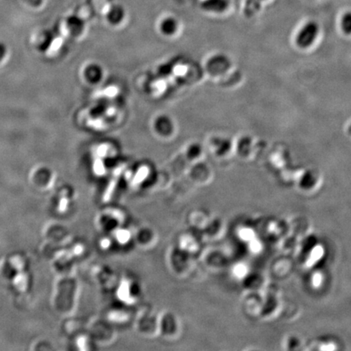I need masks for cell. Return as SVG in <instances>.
<instances>
[{"instance_id":"1","label":"cell","mask_w":351,"mask_h":351,"mask_svg":"<svg viewBox=\"0 0 351 351\" xmlns=\"http://www.w3.org/2000/svg\"><path fill=\"white\" fill-rule=\"evenodd\" d=\"M320 33V26L316 21H308L301 28L296 35L295 42L302 49H307L316 42Z\"/></svg>"},{"instance_id":"2","label":"cell","mask_w":351,"mask_h":351,"mask_svg":"<svg viewBox=\"0 0 351 351\" xmlns=\"http://www.w3.org/2000/svg\"><path fill=\"white\" fill-rule=\"evenodd\" d=\"M203 9L209 12L222 13L228 8L227 0H205L202 4Z\"/></svg>"},{"instance_id":"3","label":"cell","mask_w":351,"mask_h":351,"mask_svg":"<svg viewBox=\"0 0 351 351\" xmlns=\"http://www.w3.org/2000/svg\"><path fill=\"white\" fill-rule=\"evenodd\" d=\"M107 17L110 23L118 24L125 17V11L120 5H114L111 8L110 10L108 11Z\"/></svg>"},{"instance_id":"4","label":"cell","mask_w":351,"mask_h":351,"mask_svg":"<svg viewBox=\"0 0 351 351\" xmlns=\"http://www.w3.org/2000/svg\"><path fill=\"white\" fill-rule=\"evenodd\" d=\"M161 31L166 34L174 33L177 29V21L173 17H167L160 24Z\"/></svg>"},{"instance_id":"5","label":"cell","mask_w":351,"mask_h":351,"mask_svg":"<svg viewBox=\"0 0 351 351\" xmlns=\"http://www.w3.org/2000/svg\"><path fill=\"white\" fill-rule=\"evenodd\" d=\"M341 28L343 33L346 35L351 34V12L343 14L341 19Z\"/></svg>"},{"instance_id":"6","label":"cell","mask_w":351,"mask_h":351,"mask_svg":"<svg viewBox=\"0 0 351 351\" xmlns=\"http://www.w3.org/2000/svg\"><path fill=\"white\" fill-rule=\"evenodd\" d=\"M216 145L217 146V152L220 154L224 155L230 150L231 144L230 140L227 138H220L216 141Z\"/></svg>"},{"instance_id":"7","label":"cell","mask_w":351,"mask_h":351,"mask_svg":"<svg viewBox=\"0 0 351 351\" xmlns=\"http://www.w3.org/2000/svg\"><path fill=\"white\" fill-rule=\"evenodd\" d=\"M250 145H252V140L247 137H244L239 141L238 152L242 155H246L249 153L250 150Z\"/></svg>"},{"instance_id":"8","label":"cell","mask_w":351,"mask_h":351,"mask_svg":"<svg viewBox=\"0 0 351 351\" xmlns=\"http://www.w3.org/2000/svg\"><path fill=\"white\" fill-rule=\"evenodd\" d=\"M14 284L19 290H25L28 285L27 276L21 272V274L15 277Z\"/></svg>"},{"instance_id":"9","label":"cell","mask_w":351,"mask_h":351,"mask_svg":"<svg viewBox=\"0 0 351 351\" xmlns=\"http://www.w3.org/2000/svg\"><path fill=\"white\" fill-rule=\"evenodd\" d=\"M30 4L34 5H38L42 3V0H27Z\"/></svg>"},{"instance_id":"10","label":"cell","mask_w":351,"mask_h":351,"mask_svg":"<svg viewBox=\"0 0 351 351\" xmlns=\"http://www.w3.org/2000/svg\"><path fill=\"white\" fill-rule=\"evenodd\" d=\"M348 133L351 136V124L349 125V127H348Z\"/></svg>"},{"instance_id":"11","label":"cell","mask_w":351,"mask_h":351,"mask_svg":"<svg viewBox=\"0 0 351 351\" xmlns=\"http://www.w3.org/2000/svg\"><path fill=\"white\" fill-rule=\"evenodd\" d=\"M260 1H262V0H260Z\"/></svg>"}]
</instances>
